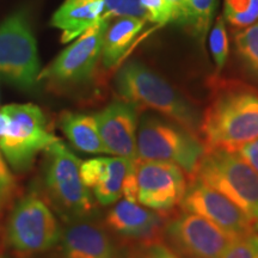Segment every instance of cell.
<instances>
[{
  "mask_svg": "<svg viewBox=\"0 0 258 258\" xmlns=\"http://www.w3.org/2000/svg\"><path fill=\"white\" fill-rule=\"evenodd\" d=\"M209 104L200 125L206 151L238 152L258 139V89L238 79L209 78Z\"/></svg>",
  "mask_w": 258,
  "mask_h": 258,
  "instance_id": "cell-1",
  "label": "cell"
},
{
  "mask_svg": "<svg viewBox=\"0 0 258 258\" xmlns=\"http://www.w3.org/2000/svg\"><path fill=\"white\" fill-rule=\"evenodd\" d=\"M115 88L120 99L139 112L154 111L200 137L202 116L196 106L146 64L125 63L116 74Z\"/></svg>",
  "mask_w": 258,
  "mask_h": 258,
  "instance_id": "cell-2",
  "label": "cell"
},
{
  "mask_svg": "<svg viewBox=\"0 0 258 258\" xmlns=\"http://www.w3.org/2000/svg\"><path fill=\"white\" fill-rule=\"evenodd\" d=\"M191 178L201 180L233 202L258 233V172L239 153L206 151Z\"/></svg>",
  "mask_w": 258,
  "mask_h": 258,
  "instance_id": "cell-3",
  "label": "cell"
},
{
  "mask_svg": "<svg viewBox=\"0 0 258 258\" xmlns=\"http://www.w3.org/2000/svg\"><path fill=\"white\" fill-rule=\"evenodd\" d=\"M205 152L199 135L165 117L147 114L138 125L137 159L172 163L191 178Z\"/></svg>",
  "mask_w": 258,
  "mask_h": 258,
  "instance_id": "cell-4",
  "label": "cell"
},
{
  "mask_svg": "<svg viewBox=\"0 0 258 258\" xmlns=\"http://www.w3.org/2000/svg\"><path fill=\"white\" fill-rule=\"evenodd\" d=\"M43 183L48 198L69 221L89 219L96 203L80 176L82 160L60 140L47 148Z\"/></svg>",
  "mask_w": 258,
  "mask_h": 258,
  "instance_id": "cell-5",
  "label": "cell"
},
{
  "mask_svg": "<svg viewBox=\"0 0 258 258\" xmlns=\"http://www.w3.org/2000/svg\"><path fill=\"white\" fill-rule=\"evenodd\" d=\"M8 128L0 137V151L16 172L30 169L40 151L59 140L48 131L46 116L34 104H11L2 110Z\"/></svg>",
  "mask_w": 258,
  "mask_h": 258,
  "instance_id": "cell-6",
  "label": "cell"
},
{
  "mask_svg": "<svg viewBox=\"0 0 258 258\" xmlns=\"http://www.w3.org/2000/svg\"><path fill=\"white\" fill-rule=\"evenodd\" d=\"M110 19L102 18L67 47L38 76V82L47 80L54 90H76L93 82L101 66L103 38Z\"/></svg>",
  "mask_w": 258,
  "mask_h": 258,
  "instance_id": "cell-7",
  "label": "cell"
},
{
  "mask_svg": "<svg viewBox=\"0 0 258 258\" xmlns=\"http://www.w3.org/2000/svg\"><path fill=\"white\" fill-rule=\"evenodd\" d=\"M40 59L34 35L23 12L0 24V78L22 90L38 83Z\"/></svg>",
  "mask_w": 258,
  "mask_h": 258,
  "instance_id": "cell-8",
  "label": "cell"
},
{
  "mask_svg": "<svg viewBox=\"0 0 258 258\" xmlns=\"http://www.w3.org/2000/svg\"><path fill=\"white\" fill-rule=\"evenodd\" d=\"M6 234L14 250L37 253L59 244L62 230L47 203L36 194H29L12 209Z\"/></svg>",
  "mask_w": 258,
  "mask_h": 258,
  "instance_id": "cell-9",
  "label": "cell"
},
{
  "mask_svg": "<svg viewBox=\"0 0 258 258\" xmlns=\"http://www.w3.org/2000/svg\"><path fill=\"white\" fill-rule=\"evenodd\" d=\"M166 219L161 240L179 258H221L234 239L207 219L183 209Z\"/></svg>",
  "mask_w": 258,
  "mask_h": 258,
  "instance_id": "cell-10",
  "label": "cell"
},
{
  "mask_svg": "<svg viewBox=\"0 0 258 258\" xmlns=\"http://www.w3.org/2000/svg\"><path fill=\"white\" fill-rule=\"evenodd\" d=\"M134 179L137 202L161 214L179 206L188 188L183 170L166 161L135 159Z\"/></svg>",
  "mask_w": 258,
  "mask_h": 258,
  "instance_id": "cell-11",
  "label": "cell"
},
{
  "mask_svg": "<svg viewBox=\"0 0 258 258\" xmlns=\"http://www.w3.org/2000/svg\"><path fill=\"white\" fill-rule=\"evenodd\" d=\"M180 208L207 219L232 238L252 233L249 219L233 202L201 180L191 178Z\"/></svg>",
  "mask_w": 258,
  "mask_h": 258,
  "instance_id": "cell-12",
  "label": "cell"
},
{
  "mask_svg": "<svg viewBox=\"0 0 258 258\" xmlns=\"http://www.w3.org/2000/svg\"><path fill=\"white\" fill-rule=\"evenodd\" d=\"M138 109L131 103L116 99L95 115L99 135L109 154L137 159Z\"/></svg>",
  "mask_w": 258,
  "mask_h": 258,
  "instance_id": "cell-13",
  "label": "cell"
},
{
  "mask_svg": "<svg viewBox=\"0 0 258 258\" xmlns=\"http://www.w3.org/2000/svg\"><path fill=\"white\" fill-rule=\"evenodd\" d=\"M60 243L64 258H132L109 230L89 219L69 221Z\"/></svg>",
  "mask_w": 258,
  "mask_h": 258,
  "instance_id": "cell-14",
  "label": "cell"
},
{
  "mask_svg": "<svg viewBox=\"0 0 258 258\" xmlns=\"http://www.w3.org/2000/svg\"><path fill=\"white\" fill-rule=\"evenodd\" d=\"M166 217L127 199L116 202L105 215V228L121 239L139 244L159 240Z\"/></svg>",
  "mask_w": 258,
  "mask_h": 258,
  "instance_id": "cell-15",
  "label": "cell"
},
{
  "mask_svg": "<svg viewBox=\"0 0 258 258\" xmlns=\"http://www.w3.org/2000/svg\"><path fill=\"white\" fill-rule=\"evenodd\" d=\"M134 161L122 157L89 159L82 161L80 176L97 202L109 206L123 195L124 182L133 169Z\"/></svg>",
  "mask_w": 258,
  "mask_h": 258,
  "instance_id": "cell-16",
  "label": "cell"
},
{
  "mask_svg": "<svg viewBox=\"0 0 258 258\" xmlns=\"http://www.w3.org/2000/svg\"><path fill=\"white\" fill-rule=\"evenodd\" d=\"M104 8L103 0H64L51 17V25L60 29L61 42L66 43L82 36L101 21Z\"/></svg>",
  "mask_w": 258,
  "mask_h": 258,
  "instance_id": "cell-17",
  "label": "cell"
},
{
  "mask_svg": "<svg viewBox=\"0 0 258 258\" xmlns=\"http://www.w3.org/2000/svg\"><path fill=\"white\" fill-rule=\"evenodd\" d=\"M145 19L117 17L109 23L103 38L101 66L104 70L112 69L122 59L135 37L145 25Z\"/></svg>",
  "mask_w": 258,
  "mask_h": 258,
  "instance_id": "cell-18",
  "label": "cell"
},
{
  "mask_svg": "<svg viewBox=\"0 0 258 258\" xmlns=\"http://www.w3.org/2000/svg\"><path fill=\"white\" fill-rule=\"evenodd\" d=\"M60 127L77 150L89 154L108 153L95 115L66 111L60 117Z\"/></svg>",
  "mask_w": 258,
  "mask_h": 258,
  "instance_id": "cell-19",
  "label": "cell"
},
{
  "mask_svg": "<svg viewBox=\"0 0 258 258\" xmlns=\"http://www.w3.org/2000/svg\"><path fill=\"white\" fill-rule=\"evenodd\" d=\"M234 54L245 78L258 89V22L235 34Z\"/></svg>",
  "mask_w": 258,
  "mask_h": 258,
  "instance_id": "cell-20",
  "label": "cell"
},
{
  "mask_svg": "<svg viewBox=\"0 0 258 258\" xmlns=\"http://www.w3.org/2000/svg\"><path fill=\"white\" fill-rule=\"evenodd\" d=\"M219 0H185L186 24L185 27L198 38L201 46L205 43L213 15L217 10Z\"/></svg>",
  "mask_w": 258,
  "mask_h": 258,
  "instance_id": "cell-21",
  "label": "cell"
},
{
  "mask_svg": "<svg viewBox=\"0 0 258 258\" xmlns=\"http://www.w3.org/2000/svg\"><path fill=\"white\" fill-rule=\"evenodd\" d=\"M225 21L235 29H246L258 22V0H225Z\"/></svg>",
  "mask_w": 258,
  "mask_h": 258,
  "instance_id": "cell-22",
  "label": "cell"
},
{
  "mask_svg": "<svg viewBox=\"0 0 258 258\" xmlns=\"http://www.w3.org/2000/svg\"><path fill=\"white\" fill-rule=\"evenodd\" d=\"M209 47H211L213 60L217 66V73H220L227 61L228 49H230L224 16H219L212 29L209 35Z\"/></svg>",
  "mask_w": 258,
  "mask_h": 258,
  "instance_id": "cell-23",
  "label": "cell"
},
{
  "mask_svg": "<svg viewBox=\"0 0 258 258\" xmlns=\"http://www.w3.org/2000/svg\"><path fill=\"white\" fill-rule=\"evenodd\" d=\"M104 14L102 18L111 19L117 17H133L148 21L146 10L143 8L140 0H103Z\"/></svg>",
  "mask_w": 258,
  "mask_h": 258,
  "instance_id": "cell-24",
  "label": "cell"
},
{
  "mask_svg": "<svg viewBox=\"0 0 258 258\" xmlns=\"http://www.w3.org/2000/svg\"><path fill=\"white\" fill-rule=\"evenodd\" d=\"M221 258H258L257 232L232 239Z\"/></svg>",
  "mask_w": 258,
  "mask_h": 258,
  "instance_id": "cell-25",
  "label": "cell"
},
{
  "mask_svg": "<svg viewBox=\"0 0 258 258\" xmlns=\"http://www.w3.org/2000/svg\"><path fill=\"white\" fill-rule=\"evenodd\" d=\"M146 10L148 21L158 24L177 23V15L167 0H140Z\"/></svg>",
  "mask_w": 258,
  "mask_h": 258,
  "instance_id": "cell-26",
  "label": "cell"
},
{
  "mask_svg": "<svg viewBox=\"0 0 258 258\" xmlns=\"http://www.w3.org/2000/svg\"><path fill=\"white\" fill-rule=\"evenodd\" d=\"M17 183L0 151V209L14 198Z\"/></svg>",
  "mask_w": 258,
  "mask_h": 258,
  "instance_id": "cell-27",
  "label": "cell"
},
{
  "mask_svg": "<svg viewBox=\"0 0 258 258\" xmlns=\"http://www.w3.org/2000/svg\"><path fill=\"white\" fill-rule=\"evenodd\" d=\"M131 254L132 258H179L160 240L139 244Z\"/></svg>",
  "mask_w": 258,
  "mask_h": 258,
  "instance_id": "cell-28",
  "label": "cell"
},
{
  "mask_svg": "<svg viewBox=\"0 0 258 258\" xmlns=\"http://www.w3.org/2000/svg\"><path fill=\"white\" fill-rule=\"evenodd\" d=\"M238 153L256 172H258V139L244 145L238 151Z\"/></svg>",
  "mask_w": 258,
  "mask_h": 258,
  "instance_id": "cell-29",
  "label": "cell"
},
{
  "mask_svg": "<svg viewBox=\"0 0 258 258\" xmlns=\"http://www.w3.org/2000/svg\"><path fill=\"white\" fill-rule=\"evenodd\" d=\"M171 5H172L173 10H175L177 15V23L180 25L186 24V6L185 0H167Z\"/></svg>",
  "mask_w": 258,
  "mask_h": 258,
  "instance_id": "cell-30",
  "label": "cell"
},
{
  "mask_svg": "<svg viewBox=\"0 0 258 258\" xmlns=\"http://www.w3.org/2000/svg\"><path fill=\"white\" fill-rule=\"evenodd\" d=\"M6 128H8V118H6L5 115L0 111V137L5 134Z\"/></svg>",
  "mask_w": 258,
  "mask_h": 258,
  "instance_id": "cell-31",
  "label": "cell"
},
{
  "mask_svg": "<svg viewBox=\"0 0 258 258\" xmlns=\"http://www.w3.org/2000/svg\"><path fill=\"white\" fill-rule=\"evenodd\" d=\"M0 258H2V257H0Z\"/></svg>",
  "mask_w": 258,
  "mask_h": 258,
  "instance_id": "cell-32",
  "label": "cell"
}]
</instances>
